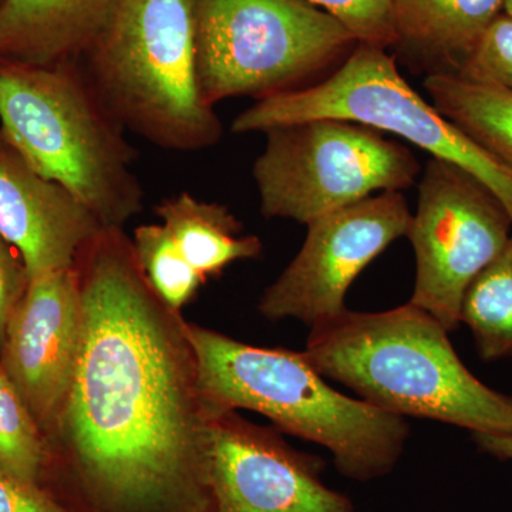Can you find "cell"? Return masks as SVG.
Returning <instances> with one entry per match:
<instances>
[{
	"label": "cell",
	"instance_id": "484cf974",
	"mask_svg": "<svg viewBox=\"0 0 512 512\" xmlns=\"http://www.w3.org/2000/svg\"><path fill=\"white\" fill-rule=\"evenodd\" d=\"M504 12L512 18V0H507V2H505Z\"/></svg>",
	"mask_w": 512,
	"mask_h": 512
},
{
	"label": "cell",
	"instance_id": "5bb4252c",
	"mask_svg": "<svg viewBox=\"0 0 512 512\" xmlns=\"http://www.w3.org/2000/svg\"><path fill=\"white\" fill-rule=\"evenodd\" d=\"M120 0H2L0 63L52 66L82 59Z\"/></svg>",
	"mask_w": 512,
	"mask_h": 512
},
{
	"label": "cell",
	"instance_id": "4316f807",
	"mask_svg": "<svg viewBox=\"0 0 512 512\" xmlns=\"http://www.w3.org/2000/svg\"><path fill=\"white\" fill-rule=\"evenodd\" d=\"M0 2H2V0H0Z\"/></svg>",
	"mask_w": 512,
	"mask_h": 512
},
{
	"label": "cell",
	"instance_id": "ac0fdd59",
	"mask_svg": "<svg viewBox=\"0 0 512 512\" xmlns=\"http://www.w3.org/2000/svg\"><path fill=\"white\" fill-rule=\"evenodd\" d=\"M460 322L473 332L484 360L512 356V235L504 251L468 286Z\"/></svg>",
	"mask_w": 512,
	"mask_h": 512
},
{
	"label": "cell",
	"instance_id": "7402d4cb",
	"mask_svg": "<svg viewBox=\"0 0 512 512\" xmlns=\"http://www.w3.org/2000/svg\"><path fill=\"white\" fill-rule=\"evenodd\" d=\"M456 73L512 92V18L501 13Z\"/></svg>",
	"mask_w": 512,
	"mask_h": 512
},
{
	"label": "cell",
	"instance_id": "cb8c5ba5",
	"mask_svg": "<svg viewBox=\"0 0 512 512\" xmlns=\"http://www.w3.org/2000/svg\"><path fill=\"white\" fill-rule=\"evenodd\" d=\"M0 512H67L39 484L0 468Z\"/></svg>",
	"mask_w": 512,
	"mask_h": 512
},
{
	"label": "cell",
	"instance_id": "30bf717a",
	"mask_svg": "<svg viewBox=\"0 0 512 512\" xmlns=\"http://www.w3.org/2000/svg\"><path fill=\"white\" fill-rule=\"evenodd\" d=\"M410 220L406 198L386 191L312 221L301 251L262 293L259 312L274 322L296 319L312 328L338 318L346 311L350 285L407 234Z\"/></svg>",
	"mask_w": 512,
	"mask_h": 512
},
{
	"label": "cell",
	"instance_id": "d6986e66",
	"mask_svg": "<svg viewBox=\"0 0 512 512\" xmlns=\"http://www.w3.org/2000/svg\"><path fill=\"white\" fill-rule=\"evenodd\" d=\"M131 241L138 264L154 291L181 312L205 284L204 278L185 261L163 224L140 225Z\"/></svg>",
	"mask_w": 512,
	"mask_h": 512
},
{
	"label": "cell",
	"instance_id": "44dd1931",
	"mask_svg": "<svg viewBox=\"0 0 512 512\" xmlns=\"http://www.w3.org/2000/svg\"><path fill=\"white\" fill-rule=\"evenodd\" d=\"M338 20L357 45H397L393 0H303Z\"/></svg>",
	"mask_w": 512,
	"mask_h": 512
},
{
	"label": "cell",
	"instance_id": "4fadbf2b",
	"mask_svg": "<svg viewBox=\"0 0 512 512\" xmlns=\"http://www.w3.org/2000/svg\"><path fill=\"white\" fill-rule=\"evenodd\" d=\"M101 227L79 198L37 173L0 131V237L18 251L30 279L72 268Z\"/></svg>",
	"mask_w": 512,
	"mask_h": 512
},
{
	"label": "cell",
	"instance_id": "5b68a950",
	"mask_svg": "<svg viewBox=\"0 0 512 512\" xmlns=\"http://www.w3.org/2000/svg\"><path fill=\"white\" fill-rule=\"evenodd\" d=\"M80 62L126 131L178 153L220 141L198 82L190 0H120Z\"/></svg>",
	"mask_w": 512,
	"mask_h": 512
},
{
	"label": "cell",
	"instance_id": "7c38bea8",
	"mask_svg": "<svg viewBox=\"0 0 512 512\" xmlns=\"http://www.w3.org/2000/svg\"><path fill=\"white\" fill-rule=\"evenodd\" d=\"M80 340V292L73 266L30 279L10 316L0 365L43 436L72 382Z\"/></svg>",
	"mask_w": 512,
	"mask_h": 512
},
{
	"label": "cell",
	"instance_id": "2e32d148",
	"mask_svg": "<svg viewBox=\"0 0 512 512\" xmlns=\"http://www.w3.org/2000/svg\"><path fill=\"white\" fill-rule=\"evenodd\" d=\"M161 224L175 247L204 278L221 275L229 265L261 255L256 235L242 234V224L225 205L207 202L181 192L156 207Z\"/></svg>",
	"mask_w": 512,
	"mask_h": 512
},
{
	"label": "cell",
	"instance_id": "603a6c76",
	"mask_svg": "<svg viewBox=\"0 0 512 512\" xmlns=\"http://www.w3.org/2000/svg\"><path fill=\"white\" fill-rule=\"evenodd\" d=\"M30 276L15 248L0 237V349L10 316L28 289Z\"/></svg>",
	"mask_w": 512,
	"mask_h": 512
},
{
	"label": "cell",
	"instance_id": "7a4b0ae2",
	"mask_svg": "<svg viewBox=\"0 0 512 512\" xmlns=\"http://www.w3.org/2000/svg\"><path fill=\"white\" fill-rule=\"evenodd\" d=\"M303 355L320 375L384 412L473 434L512 433V397L480 382L439 320L413 303L379 313L346 309L313 326Z\"/></svg>",
	"mask_w": 512,
	"mask_h": 512
},
{
	"label": "cell",
	"instance_id": "ffe728a7",
	"mask_svg": "<svg viewBox=\"0 0 512 512\" xmlns=\"http://www.w3.org/2000/svg\"><path fill=\"white\" fill-rule=\"evenodd\" d=\"M45 436L0 365V468L29 483H40Z\"/></svg>",
	"mask_w": 512,
	"mask_h": 512
},
{
	"label": "cell",
	"instance_id": "8fae6325",
	"mask_svg": "<svg viewBox=\"0 0 512 512\" xmlns=\"http://www.w3.org/2000/svg\"><path fill=\"white\" fill-rule=\"evenodd\" d=\"M323 467L275 430L237 412L218 416L212 450L218 512H355L349 497L323 483Z\"/></svg>",
	"mask_w": 512,
	"mask_h": 512
},
{
	"label": "cell",
	"instance_id": "277c9868",
	"mask_svg": "<svg viewBox=\"0 0 512 512\" xmlns=\"http://www.w3.org/2000/svg\"><path fill=\"white\" fill-rule=\"evenodd\" d=\"M0 131L43 177L67 188L104 227L143 210L137 153L80 60L0 63Z\"/></svg>",
	"mask_w": 512,
	"mask_h": 512
},
{
	"label": "cell",
	"instance_id": "9a60e30c",
	"mask_svg": "<svg viewBox=\"0 0 512 512\" xmlns=\"http://www.w3.org/2000/svg\"><path fill=\"white\" fill-rule=\"evenodd\" d=\"M507 0H393L397 45L436 64L431 73H456L501 13Z\"/></svg>",
	"mask_w": 512,
	"mask_h": 512
},
{
	"label": "cell",
	"instance_id": "d4e9b609",
	"mask_svg": "<svg viewBox=\"0 0 512 512\" xmlns=\"http://www.w3.org/2000/svg\"><path fill=\"white\" fill-rule=\"evenodd\" d=\"M474 440H476L478 447L490 456L500 458V460L512 461V433H476L474 434Z\"/></svg>",
	"mask_w": 512,
	"mask_h": 512
},
{
	"label": "cell",
	"instance_id": "ba28073f",
	"mask_svg": "<svg viewBox=\"0 0 512 512\" xmlns=\"http://www.w3.org/2000/svg\"><path fill=\"white\" fill-rule=\"evenodd\" d=\"M265 134L252 168L265 218L308 225L373 192L406 190L420 173L409 148L352 121H302Z\"/></svg>",
	"mask_w": 512,
	"mask_h": 512
},
{
	"label": "cell",
	"instance_id": "e0dca14e",
	"mask_svg": "<svg viewBox=\"0 0 512 512\" xmlns=\"http://www.w3.org/2000/svg\"><path fill=\"white\" fill-rule=\"evenodd\" d=\"M433 106L484 150L512 168V92L461 73L424 80Z\"/></svg>",
	"mask_w": 512,
	"mask_h": 512
},
{
	"label": "cell",
	"instance_id": "9c48e42d",
	"mask_svg": "<svg viewBox=\"0 0 512 512\" xmlns=\"http://www.w3.org/2000/svg\"><path fill=\"white\" fill-rule=\"evenodd\" d=\"M406 235L417 265L410 303L429 312L447 332L456 330L468 286L510 241V214L476 177L431 158Z\"/></svg>",
	"mask_w": 512,
	"mask_h": 512
},
{
	"label": "cell",
	"instance_id": "52a82bcc",
	"mask_svg": "<svg viewBox=\"0 0 512 512\" xmlns=\"http://www.w3.org/2000/svg\"><path fill=\"white\" fill-rule=\"evenodd\" d=\"M202 99L256 100L299 89L357 46L348 30L303 0H190Z\"/></svg>",
	"mask_w": 512,
	"mask_h": 512
},
{
	"label": "cell",
	"instance_id": "8992f818",
	"mask_svg": "<svg viewBox=\"0 0 512 512\" xmlns=\"http://www.w3.org/2000/svg\"><path fill=\"white\" fill-rule=\"evenodd\" d=\"M335 119L394 134L437 160L463 168L494 192L512 221V168L484 150L404 80L383 47L357 45L323 82L256 101L232 121V133Z\"/></svg>",
	"mask_w": 512,
	"mask_h": 512
},
{
	"label": "cell",
	"instance_id": "6da1fadb",
	"mask_svg": "<svg viewBox=\"0 0 512 512\" xmlns=\"http://www.w3.org/2000/svg\"><path fill=\"white\" fill-rule=\"evenodd\" d=\"M80 340L45 433L40 487L67 512H218V416L187 320L154 291L123 227H101L73 264Z\"/></svg>",
	"mask_w": 512,
	"mask_h": 512
},
{
	"label": "cell",
	"instance_id": "3957f363",
	"mask_svg": "<svg viewBox=\"0 0 512 512\" xmlns=\"http://www.w3.org/2000/svg\"><path fill=\"white\" fill-rule=\"evenodd\" d=\"M205 399L218 414L251 410L328 448L350 480L389 474L409 437L404 417L336 392L303 352L256 348L187 322Z\"/></svg>",
	"mask_w": 512,
	"mask_h": 512
}]
</instances>
